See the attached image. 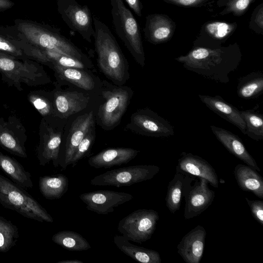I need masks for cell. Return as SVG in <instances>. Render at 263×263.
<instances>
[{
	"label": "cell",
	"instance_id": "9a60e30c",
	"mask_svg": "<svg viewBox=\"0 0 263 263\" xmlns=\"http://www.w3.org/2000/svg\"><path fill=\"white\" fill-rule=\"evenodd\" d=\"M215 195V192L209 189L208 182L199 178L193 186L190 185L184 196V218L190 219L201 214L212 204Z\"/></svg>",
	"mask_w": 263,
	"mask_h": 263
},
{
	"label": "cell",
	"instance_id": "f1b7e54d",
	"mask_svg": "<svg viewBox=\"0 0 263 263\" xmlns=\"http://www.w3.org/2000/svg\"><path fill=\"white\" fill-rule=\"evenodd\" d=\"M56 244L72 251H86L91 248L87 240L81 234L69 230H63L54 234L51 238Z\"/></svg>",
	"mask_w": 263,
	"mask_h": 263
},
{
	"label": "cell",
	"instance_id": "836d02e7",
	"mask_svg": "<svg viewBox=\"0 0 263 263\" xmlns=\"http://www.w3.org/2000/svg\"><path fill=\"white\" fill-rule=\"evenodd\" d=\"M95 129L94 125L89 130L79 144L70 162V165H71L72 167L76 166L77 163L89 152L96 138Z\"/></svg>",
	"mask_w": 263,
	"mask_h": 263
},
{
	"label": "cell",
	"instance_id": "1f68e13d",
	"mask_svg": "<svg viewBox=\"0 0 263 263\" xmlns=\"http://www.w3.org/2000/svg\"><path fill=\"white\" fill-rule=\"evenodd\" d=\"M48 58L52 63L61 66L89 70L93 68L92 64H89L79 59L58 52L47 50Z\"/></svg>",
	"mask_w": 263,
	"mask_h": 263
},
{
	"label": "cell",
	"instance_id": "3957f363",
	"mask_svg": "<svg viewBox=\"0 0 263 263\" xmlns=\"http://www.w3.org/2000/svg\"><path fill=\"white\" fill-rule=\"evenodd\" d=\"M103 101L95 111L97 124L104 130H110L121 123L134 95L132 88L102 82L101 88Z\"/></svg>",
	"mask_w": 263,
	"mask_h": 263
},
{
	"label": "cell",
	"instance_id": "8fae6325",
	"mask_svg": "<svg viewBox=\"0 0 263 263\" xmlns=\"http://www.w3.org/2000/svg\"><path fill=\"white\" fill-rule=\"evenodd\" d=\"M59 9L67 25L91 43L94 28L88 8L80 5L76 0H59Z\"/></svg>",
	"mask_w": 263,
	"mask_h": 263
},
{
	"label": "cell",
	"instance_id": "277c9868",
	"mask_svg": "<svg viewBox=\"0 0 263 263\" xmlns=\"http://www.w3.org/2000/svg\"><path fill=\"white\" fill-rule=\"evenodd\" d=\"M0 203L24 217L53 222L51 215L24 188L0 174Z\"/></svg>",
	"mask_w": 263,
	"mask_h": 263
},
{
	"label": "cell",
	"instance_id": "8992f818",
	"mask_svg": "<svg viewBox=\"0 0 263 263\" xmlns=\"http://www.w3.org/2000/svg\"><path fill=\"white\" fill-rule=\"evenodd\" d=\"M159 219L156 211L138 209L119 221L118 230L129 241L141 243L152 237Z\"/></svg>",
	"mask_w": 263,
	"mask_h": 263
},
{
	"label": "cell",
	"instance_id": "d6a6232c",
	"mask_svg": "<svg viewBox=\"0 0 263 263\" xmlns=\"http://www.w3.org/2000/svg\"><path fill=\"white\" fill-rule=\"evenodd\" d=\"M256 0H218L217 5L223 9L219 13L221 15L232 14L235 16L243 15L250 6Z\"/></svg>",
	"mask_w": 263,
	"mask_h": 263
},
{
	"label": "cell",
	"instance_id": "ffe728a7",
	"mask_svg": "<svg viewBox=\"0 0 263 263\" xmlns=\"http://www.w3.org/2000/svg\"><path fill=\"white\" fill-rule=\"evenodd\" d=\"M139 152L138 150L128 147L108 148L90 157L88 163L95 168H108L128 163Z\"/></svg>",
	"mask_w": 263,
	"mask_h": 263
},
{
	"label": "cell",
	"instance_id": "8d00e7d4",
	"mask_svg": "<svg viewBox=\"0 0 263 263\" xmlns=\"http://www.w3.org/2000/svg\"><path fill=\"white\" fill-rule=\"evenodd\" d=\"M35 107L44 116H54L53 102L48 99L36 97L33 101Z\"/></svg>",
	"mask_w": 263,
	"mask_h": 263
},
{
	"label": "cell",
	"instance_id": "7a4b0ae2",
	"mask_svg": "<svg viewBox=\"0 0 263 263\" xmlns=\"http://www.w3.org/2000/svg\"><path fill=\"white\" fill-rule=\"evenodd\" d=\"M98 66L114 84L124 85L129 79V64L108 26L93 16Z\"/></svg>",
	"mask_w": 263,
	"mask_h": 263
},
{
	"label": "cell",
	"instance_id": "7c38bea8",
	"mask_svg": "<svg viewBox=\"0 0 263 263\" xmlns=\"http://www.w3.org/2000/svg\"><path fill=\"white\" fill-rule=\"evenodd\" d=\"M80 199L86 209L98 214L106 215L114 209L133 199L132 195L110 190H99L81 194Z\"/></svg>",
	"mask_w": 263,
	"mask_h": 263
},
{
	"label": "cell",
	"instance_id": "9c48e42d",
	"mask_svg": "<svg viewBox=\"0 0 263 263\" xmlns=\"http://www.w3.org/2000/svg\"><path fill=\"white\" fill-rule=\"evenodd\" d=\"M95 122V109L80 115L72 121L64 143L60 146L58 164L62 170L70 165L79 144Z\"/></svg>",
	"mask_w": 263,
	"mask_h": 263
},
{
	"label": "cell",
	"instance_id": "6da1fadb",
	"mask_svg": "<svg viewBox=\"0 0 263 263\" xmlns=\"http://www.w3.org/2000/svg\"><path fill=\"white\" fill-rule=\"evenodd\" d=\"M241 59L237 43L215 48L193 47L186 54L175 58L185 69L224 84L230 81L229 74L237 68Z\"/></svg>",
	"mask_w": 263,
	"mask_h": 263
},
{
	"label": "cell",
	"instance_id": "30bf717a",
	"mask_svg": "<svg viewBox=\"0 0 263 263\" xmlns=\"http://www.w3.org/2000/svg\"><path fill=\"white\" fill-rule=\"evenodd\" d=\"M69 119L54 116V122L45 124V132L40 144L37 158L41 165L45 166L52 161L58 167L59 155L62 138Z\"/></svg>",
	"mask_w": 263,
	"mask_h": 263
},
{
	"label": "cell",
	"instance_id": "d6986e66",
	"mask_svg": "<svg viewBox=\"0 0 263 263\" xmlns=\"http://www.w3.org/2000/svg\"><path fill=\"white\" fill-rule=\"evenodd\" d=\"M206 232L200 225L196 226L182 238L177 253L186 263H199L203 256Z\"/></svg>",
	"mask_w": 263,
	"mask_h": 263
},
{
	"label": "cell",
	"instance_id": "5bb4252c",
	"mask_svg": "<svg viewBox=\"0 0 263 263\" xmlns=\"http://www.w3.org/2000/svg\"><path fill=\"white\" fill-rule=\"evenodd\" d=\"M236 22L213 21L204 23L193 43V47L215 48L222 45L234 33Z\"/></svg>",
	"mask_w": 263,
	"mask_h": 263
},
{
	"label": "cell",
	"instance_id": "83f0119b",
	"mask_svg": "<svg viewBox=\"0 0 263 263\" xmlns=\"http://www.w3.org/2000/svg\"><path fill=\"white\" fill-rule=\"evenodd\" d=\"M263 91V73L252 72L239 79L237 87L238 96L250 99L258 97Z\"/></svg>",
	"mask_w": 263,
	"mask_h": 263
},
{
	"label": "cell",
	"instance_id": "60d3db41",
	"mask_svg": "<svg viewBox=\"0 0 263 263\" xmlns=\"http://www.w3.org/2000/svg\"><path fill=\"white\" fill-rule=\"evenodd\" d=\"M0 50L10 52H15V48L8 42L0 37Z\"/></svg>",
	"mask_w": 263,
	"mask_h": 263
},
{
	"label": "cell",
	"instance_id": "4dcf8cb0",
	"mask_svg": "<svg viewBox=\"0 0 263 263\" xmlns=\"http://www.w3.org/2000/svg\"><path fill=\"white\" fill-rule=\"evenodd\" d=\"M19 237L17 227L0 216V252H7L16 243Z\"/></svg>",
	"mask_w": 263,
	"mask_h": 263
},
{
	"label": "cell",
	"instance_id": "d590c367",
	"mask_svg": "<svg viewBox=\"0 0 263 263\" xmlns=\"http://www.w3.org/2000/svg\"><path fill=\"white\" fill-rule=\"evenodd\" d=\"M249 27L258 34H263V3L257 5L251 15Z\"/></svg>",
	"mask_w": 263,
	"mask_h": 263
},
{
	"label": "cell",
	"instance_id": "603a6c76",
	"mask_svg": "<svg viewBox=\"0 0 263 263\" xmlns=\"http://www.w3.org/2000/svg\"><path fill=\"white\" fill-rule=\"evenodd\" d=\"M190 177L187 174L176 171L174 178L168 184L166 205L173 214L179 209L182 197L185 196L190 186L192 180Z\"/></svg>",
	"mask_w": 263,
	"mask_h": 263
},
{
	"label": "cell",
	"instance_id": "d4e9b609",
	"mask_svg": "<svg viewBox=\"0 0 263 263\" xmlns=\"http://www.w3.org/2000/svg\"><path fill=\"white\" fill-rule=\"evenodd\" d=\"M113 241L125 255L142 263H161L160 254L156 251L132 244L122 235H116Z\"/></svg>",
	"mask_w": 263,
	"mask_h": 263
},
{
	"label": "cell",
	"instance_id": "f35d334b",
	"mask_svg": "<svg viewBox=\"0 0 263 263\" xmlns=\"http://www.w3.org/2000/svg\"><path fill=\"white\" fill-rule=\"evenodd\" d=\"M250 207L254 218L261 226H263V201L259 200H251L245 198Z\"/></svg>",
	"mask_w": 263,
	"mask_h": 263
},
{
	"label": "cell",
	"instance_id": "484cf974",
	"mask_svg": "<svg viewBox=\"0 0 263 263\" xmlns=\"http://www.w3.org/2000/svg\"><path fill=\"white\" fill-rule=\"evenodd\" d=\"M0 168L15 183L21 187L32 188L33 186L31 175L13 158L0 152Z\"/></svg>",
	"mask_w": 263,
	"mask_h": 263
},
{
	"label": "cell",
	"instance_id": "b9f144b4",
	"mask_svg": "<svg viewBox=\"0 0 263 263\" xmlns=\"http://www.w3.org/2000/svg\"><path fill=\"white\" fill-rule=\"evenodd\" d=\"M57 263H83V262L77 259H72L61 260L58 261Z\"/></svg>",
	"mask_w": 263,
	"mask_h": 263
},
{
	"label": "cell",
	"instance_id": "52a82bcc",
	"mask_svg": "<svg viewBox=\"0 0 263 263\" xmlns=\"http://www.w3.org/2000/svg\"><path fill=\"white\" fill-rule=\"evenodd\" d=\"M160 171L155 165H135L108 171L95 176L90 184L99 186H128L152 179Z\"/></svg>",
	"mask_w": 263,
	"mask_h": 263
},
{
	"label": "cell",
	"instance_id": "cb8c5ba5",
	"mask_svg": "<svg viewBox=\"0 0 263 263\" xmlns=\"http://www.w3.org/2000/svg\"><path fill=\"white\" fill-rule=\"evenodd\" d=\"M234 175L242 190L263 198V179L256 170L247 165L239 164L234 168Z\"/></svg>",
	"mask_w": 263,
	"mask_h": 263
},
{
	"label": "cell",
	"instance_id": "4fadbf2b",
	"mask_svg": "<svg viewBox=\"0 0 263 263\" xmlns=\"http://www.w3.org/2000/svg\"><path fill=\"white\" fill-rule=\"evenodd\" d=\"M90 92L80 90H57L53 94L54 116L69 119L86 109L90 101Z\"/></svg>",
	"mask_w": 263,
	"mask_h": 263
},
{
	"label": "cell",
	"instance_id": "e0dca14e",
	"mask_svg": "<svg viewBox=\"0 0 263 263\" xmlns=\"http://www.w3.org/2000/svg\"><path fill=\"white\" fill-rule=\"evenodd\" d=\"M176 166L177 172L203 178L212 186L218 187V176L215 169L208 161L191 153L183 152Z\"/></svg>",
	"mask_w": 263,
	"mask_h": 263
},
{
	"label": "cell",
	"instance_id": "f546056e",
	"mask_svg": "<svg viewBox=\"0 0 263 263\" xmlns=\"http://www.w3.org/2000/svg\"><path fill=\"white\" fill-rule=\"evenodd\" d=\"M246 124V135L256 141L263 139V116L254 109L240 111Z\"/></svg>",
	"mask_w": 263,
	"mask_h": 263
},
{
	"label": "cell",
	"instance_id": "4316f807",
	"mask_svg": "<svg viewBox=\"0 0 263 263\" xmlns=\"http://www.w3.org/2000/svg\"><path fill=\"white\" fill-rule=\"evenodd\" d=\"M69 179L63 174L44 176L39 178V188L47 199L61 198L68 191Z\"/></svg>",
	"mask_w": 263,
	"mask_h": 263
},
{
	"label": "cell",
	"instance_id": "e575fe53",
	"mask_svg": "<svg viewBox=\"0 0 263 263\" xmlns=\"http://www.w3.org/2000/svg\"><path fill=\"white\" fill-rule=\"evenodd\" d=\"M0 144L10 153L22 158L27 157L24 147L8 132L0 130Z\"/></svg>",
	"mask_w": 263,
	"mask_h": 263
},
{
	"label": "cell",
	"instance_id": "44dd1931",
	"mask_svg": "<svg viewBox=\"0 0 263 263\" xmlns=\"http://www.w3.org/2000/svg\"><path fill=\"white\" fill-rule=\"evenodd\" d=\"M210 128L217 139L235 157L256 171H260L256 161L248 152L240 138L222 128L211 125Z\"/></svg>",
	"mask_w": 263,
	"mask_h": 263
},
{
	"label": "cell",
	"instance_id": "ba28073f",
	"mask_svg": "<svg viewBox=\"0 0 263 263\" xmlns=\"http://www.w3.org/2000/svg\"><path fill=\"white\" fill-rule=\"evenodd\" d=\"M125 129L135 134L155 138L168 137L174 135V127L148 108L139 109L133 113Z\"/></svg>",
	"mask_w": 263,
	"mask_h": 263
},
{
	"label": "cell",
	"instance_id": "7402d4cb",
	"mask_svg": "<svg viewBox=\"0 0 263 263\" xmlns=\"http://www.w3.org/2000/svg\"><path fill=\"white\" fill-rule=\"evenodd\" d=\"M199 98L210 109L222 118L238 127L246 135V124L240 111L219 96L198 95Z\"/></svg>",
	"mask_w": 263,
	"mask_h": 263
},
{
	"label": "cell",
	"instance_id": "2e32d148",
	"mask_svg": "<svg viewBox=\"0 0 263 263\" xmlns=\"http://www.w3.org/2000/svg\"><path fill=\"white\" fill-rule=\"evenodd\" d=\"M52 63L59 81L89 92L101 90L102 81L90 70L65 67L55 63Z\"/></svg>",
	"mask_w": 263,
	"mask_h": 263
},
{
	"label": "cell",
	"instance_id": "ab89813d",
	"mask_svg": "<svg viewBox=\"0 0 263 263\" xmlns=\"http://www.w3.org/2000/svg\"><path fill=\"white\" fill-rule=\"evenodd\" d=\"M129 7L133 10L135 14L139 17L142 15V6L140 0H124Z\"/></svg>",
	"mask_w": 263,
	"mask_h": 263
},
{
	"label": "cell",
	"instance_id": "74e56055",
	"mask_svg": "<svg viewBox=\"0 0 263 263\" xmlns=\"http://www.w3.org/2000/svg\"><path fill=\"white\" fill-rule=\"evenodd\" d=\"M167 4L179 7L199 8L210 4L214 0H163Z\"/></svg>",
	"mask_w": 263,
	"mask_h": 263
},
{
	"label": "cell",
	"instance_id": "5b68a950",
	"mask_svg": "<svg viewBox=\"0 0 263 263\" xmlns=\"http://www.w3.org/2000/svg\"><path fill=\"white\" fill-rule=\"evenodd\" d=\"M109 1L112 23L117 34L136 62L143 67L145 53L137 22L123 0Z\"/></svg>",
	"mask_w": 263,
	"mask_h": 263
},
{
	"label": "cell",
	"instance_id": "ac0fdd59",
	"mask_svg": "<svg viewBox=\"0 0 263 263\" xmlns=\"http://www.w3.org/2000/svg\"><path fill=\"white\" fill-rule=\"evenodd\" d=\"M176 28L175 22L165 14L155 13L147 15L143 29L145 37L151 44L166 43L173 37Z\"/></svg>",
	"mask_w": 263,
	"mask_h": 263
}]
</instances>
